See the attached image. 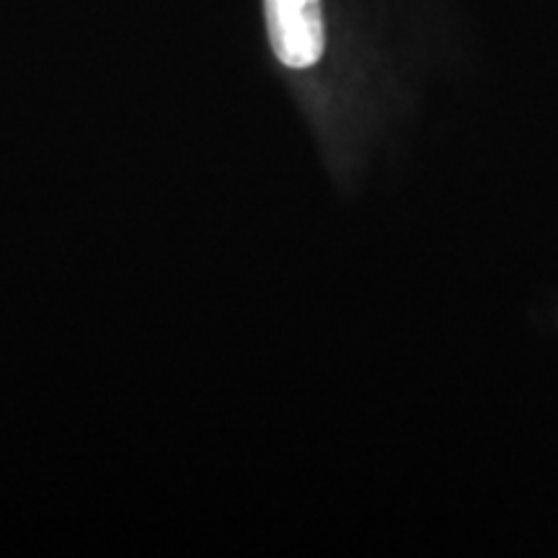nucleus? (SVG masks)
<instances>
[{"instance_id":"obj_1","label":"nucleus","mask_w":558,"mask_h":558,"mask_svg":"<svg viewBox=\"0 0 558 558\" xmlns=\"http://www.w3.org/2000/svg\"><path fill=\"white\" fill-rule=\"evenodd\" d=\"M269 39L282 65L303 70L324 54V13L320 0H264Z\"/></svg>"}]
</instances>
